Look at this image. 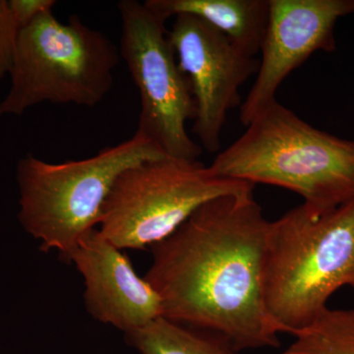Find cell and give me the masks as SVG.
<instances>
[{
  "mask_svg": "<svg viewBox=\"0 0 354 354\" xmlns=\"http://www.w3.org/2000/svg\"><path fill=\"white\" fill-rule=\"evenodd\" d=\"M271 221L253 190L203 204L153 246L145 279L165 318L212 333L239 351L278 348L281 330L265 302Z\"/></svg>",
  "mask_w": 354,
  "mask_h": 354,
  "instance_id": "cell-1",
  "label": "cell"
},
{
  "mask_svg": "<svg viewBox=\"0 0 354 354\" xmlns=\"http://www.w3.org/2000/svg\"><path fill=\"white\" fill-rule=\"evenodd\" d=\"M211 165L216 176L278 186L330 209L354 201V140L339 138L274 101Z\"/></svg>",
  "mask_w": 354,
  "mask_h": 354,
  "instance_id": "cell-2",
  "label": "cell"
},
{
  "mask_svg": "<svg viewBox=\"0 0 354 354\" xmlns=\"http://www.w3.org/2000/svg\"><path fill=\"white\" fill-rule=\"evenodd\" d=\"M354 285V201L317 209L301 204L271 221L265 302L281 333L295 334Z\"/></svg>",
  "mask_w": 354,
  "mask_h": 354,
  "instance_id": "cell-3",
  "label": "cell"
},
{
  "mask_svg": "<svg viewBox=\"0 0 354 354\" xmlns=\"http://www.w3.org/2000/svg\"><path fill=\"white\" fill-rule=\"evenodd\" d=\"M165 156L137 131L84 160L51 164L27 153L16 169L21 225L41 242V251L57 250L67 261L84 235L99 225L102 206L121 172Z\"/></svg>",
  "mask_w": 354,
  "mask_h": 354,
  "instance_id": "cell-4",
  "label": "cell"
},
{
  "mask_svg": "<svg viewBox=\"0 0 354 354\" xmlns=\"http://www.w3.org/2000/svg\"><path fill=\"white\" fill-rule=\"evenodd\" d=\"M120 59L113 41L79 16L62 23L44 14L18 34L0 116L22 115L43 102L94 108L111 92Z\"/></svg>",
  "mask_w": 354,
  "mask_h": 354,
  "instance_id": "cell-5",
  "label": "cell"
},
{
  "mask_svg": "<svg viewBox=\"0 0 354 354\" xmlns=\"http://www.w3.org/2000/svg\"><path fill=\"white\" fill-rule=\"evenodd\" d=\"M253 189L245 181L216 176L198 160L165 156L121 172L97 230L120 250L146 249L171 236L209 200Z\"/></svg>",
  "mask_w": 354,
  "mask_h": 354,
  "instance_id": "cell-6",
  "label": "cell"
},
{
  "mask_svg": "<svg viewBox=\"0 0 354 354\" xmlns=\"http://www.w3.org/2000/svg\"><path fill=\"white\" fill-rule=\"evenodd\" d=\"M120 55L138 88L141 111L137 132L169 157L197 160L201 148L188 135L195 118L187 77L177 62L165 21L137 0H121Z\"/></svg>",
  "mask_w": 354,
  "mask_h": 354,
  "instance_id": "cell-7",
  "label": "cell"
},
{
  "mask_svg": "<svg viewBox=\"0 0 354 354\" xmlns=\"http://www.w3.org/2000/svg\"><path fill=\"white\" fill-rule=\"evenodd\" d=\"M195 102L192 132L203 148L216 153L228 111L239 106L241 86L259 69V60L194 16H176L167 32Z\"/></svg>",
  "mask_w": 354,
  "mask_h": 354,
  "instance_id": "cell-8",
  "label": "cell"
},
{
  "mask_svg": "<svg viewBox=\"0 0 354 354\" xmlns=\"http://www.w3.org/2000/svg\"><path fill=\"white\" fill-rule=\"evenodd\" d=\"M351 13L353 0H270L259 69L241 106L244 127L277 101L278 88L290 72L316 51L335 50V24Z\"/></svg>",
  "mask_w": 354,
  "mask_h": 354,
  "instance_id": "cell-9",
  "label": "cell"
},
{
  "mask_svg": "<svg viewBox=\"0 0 354 354\" xmlns=\"http://www.w3.org/2000/svg\"><path fill=\"white\" fill-rule=\"evenodd\" d=\"M67 261L82 274L86 307L95 320L127 334L164 317L157 291L97 228L84 235Z\"/></svg>",
  "mask_w": 354,
  "mask_h": 354,
  "instance_id": "cell-10",
  "label": "cell"
},
{
  "mask_svg": "<svg viewBox=\"0 0 354 354\" xmlns=\"http://www.w3.org/2000/svg\"><path fill=\"white\" fill-rule=\"evenodd\" d=\"M144 3L165 22L181 14L194 16L251 57L260 53L269 21L270 0H147Z\"/></svg>",
  "mask_w": 354,
  "mask_h": 354,
  "instance_id": "cell-11",
  "label": "cell"
},
{
  "mask_svg": "<svg viewBox=\"0 0 354 354\" xmlns=\"http://www.w3.org/2000/svg\"><path fill=\"white\" fill-rule=\"evenodd\" d=\"M125 339L141 354H242L218 335L165 317L127 333Z\"/></svg>",
  "mask_w": 354,
  "mask_h": 354,
  "instance_id": "cell-12",
  "label": "cell"
},
{
  "mask_svg": "<svg viewBox=\"0 0 354 354\" xmlns=\"http://www.w3.org/2000/svg\"><path fill=\"white\" fill-rule=\"evenodd\" d=\"M279 354H354V308L328 307Z\"/></svg>",
  "mask_w": 354,
  "mask_h": 354,
  "instance_id": "cell-13",
  "label": "cell"
},
{
  "mask_svg": "<svg viewBox=\"0 0 354 354\" xmlns=\"http://www.w3.org/2000/svg\"><path fill=\"white\" fill-rule=\"evenodd\" d=\"M19 29L16 25L8 0H0V81L12 68Z\"/></svg>",
  "mask_w": 354,
  "mask_h": 354,
  "instance_id": "cell-14",
  "label": "cell"
},
{
  "mask_svg": "<svg viewBox=\"0 0 354 354\" xmlns=\"http://www.w3.org/2000/svg\"><path fill=\"white\" fill-rule=\"evenodd\" d=\"M55 4V0H8L9 9L19 31L44 14L53 12Z\"/></svg>",
  "mask_w": 354,
  "mask_h": 354,
  "instance_id": "cell-15",
  "label": "cell"
},
{
  "mask_svg": "<svg viewBox=\"0 0 354 354\" xmlns=\"http://www.w3.org/2000/svg\"><path fill=\"white\" fill-rule=\"evenodd\" d=\"M351 288H353V290H354V285H353V286H351Z\"/></svg>",
  "mask_w": 354,
  "mask_h": 354,
  "instance_id": "cell-16",
  "label": "cell"
},
{
  "mask_svg": "<svg viewBox=\"0 0 354 354\" xmlns=\"http://www.w3.org/2000/svg\"><path fill=\"white\" fill-rule=\"evenodd\" d=\"M353 6H354V0H353Z\"/></svg>",
  "mask_w": 354,
  "mask_h": 354,
  "instance_id": "cell-17",
  "label": "cell"
}]
</instances>
